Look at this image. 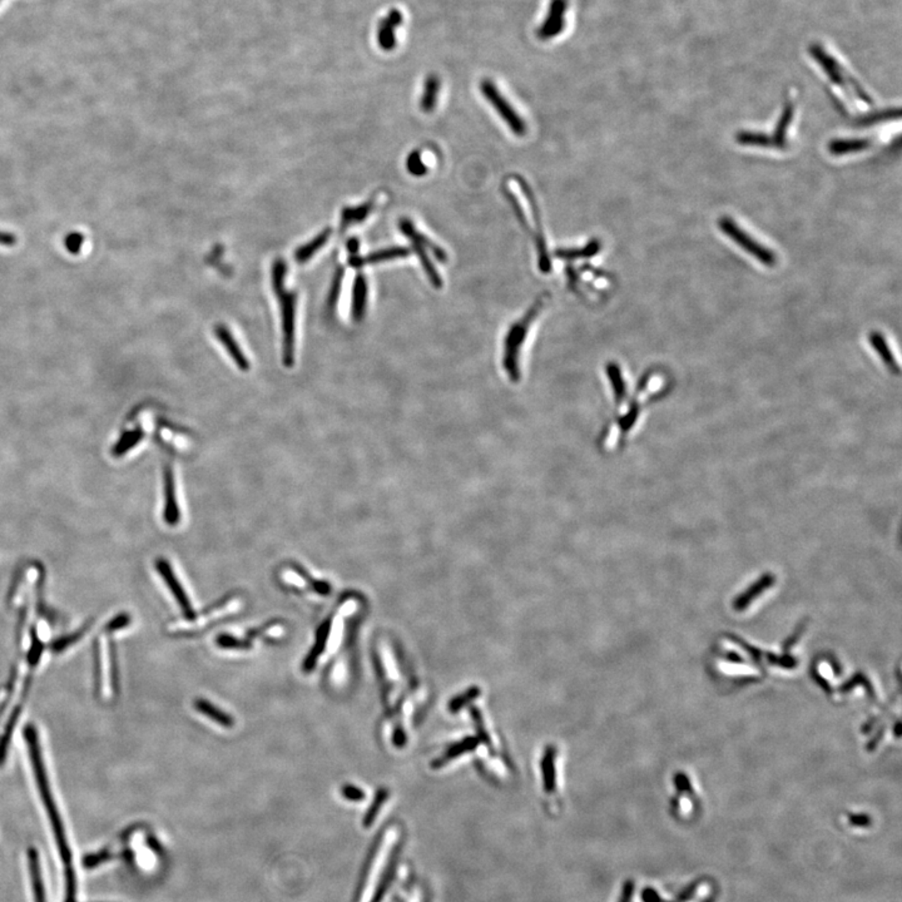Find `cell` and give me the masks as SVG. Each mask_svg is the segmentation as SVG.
<instances>
[{"mask_svg":"<svg viewBox=\"0 0 902 902\" xmlns=\"http://www.w3.org/2000/svg\"><path fill=\"white\" fill-rule=\"evenodd\" d=\"M24 736L25 739H27V744H28V747H29V753H31V763H33V768H34V774H36L37 785L38 787H39V793H40V797L43 799L44 807H45V810H47L49 820H50V823H52V827H53V831H54L55 841H57V845H58L59 855H61V859H63V862H64V865L71 866L72 865V851H71V848L68 846L66 831H64V827H63V822H61L59 812L57 810V806H55L54 804V799H53V794H52L50 787H49L48 778H47V774H45V767H44L43 758H42V753H40V747H39V744H38L37 731H36V728H34L33 725H28V727L25 728Z\"/></svg>","mask_w":902,"mask_h":902,"instance_id":"6da1fadb","label":"cell"},{"mask_svg":"<svg viewBox=\"0 0 902 902\" xmlns=\"http://www.w3.org/2000/svg\"><path fill=\"white\" fill-rule=\"evenodd\" d=\"M544 299L537 300V302L531 306V309L526 311L524 316L519 318L518 321L512 323V326L508 330V334L504 340L503 345V356H501V366L505 374L506 378L510 380V383L518 384L520 380L523 378V369H522V361H520V355L522 350L524 346L525 340L529 334V329L537 318L539 312L542 311L544 306Z\"/></svg>","mask_w":902,"mask_h":902,"instance_id":"7a4b0ae2","label":"cell"},{"mask_svg":"<svg viewBox=\"0 0 902 902\" xmlns=\"http://www.w3.org/2000/svg\"><path fill=\"white\" fill-rule=\"evenodd\" d=\"M718 227L720 232H723L725 236L737 244L739 249H742L750 256L755 257L758 263H762L763 266L774 267L777 265V256L774 251L769 250L764 244H760L756 238L752 237L748 232L741 228L737 222L731 217H727V216L720 217L718 220Z\"/></svg>","mask_w":902,"mask_h":902,"instance_id":"3957f363","label":"cell"},{"mask_svg":"<svg viewBox=\"0 0 902 902\" xmlns=\"http://www.w3.org/2000/svg\"><path fill=\"white\" fill-rule=\"evenodd\" d=\"M480 91H482V96L487 98L489 103L494 107L496 113L503 118V121L506 123V126L512 129V133L518 135V137L525 135V133H526V124H525L524 119L519 116L512 104L509 103L508 99L500 93L498 87L495 86L494 82H491L490 80H482Z\"/></svg>","mask_w":902,"mask_h":902,"instance_id":"277c9868","label":"cell"},{"mask_svg":"<svg viewBox=\"0 0 902 902\" xmlns=\"http://www.w3.org/2000/svg\"><path fill=\"white\" fill-rule=\"evenodd\" d=\"M280 300L281 315H282V331H283V364L291 367L295 362V316H296V293H279Z\"/></svg>","mask_w":902,"mask_h":902,"instance_id":"5b68a950","label":"cell"},{"mask_svg":"<svg viewBox=\"0 0 902 902\" xmlns=\"http://www.w3.org/2000/svg\"><path fill=\"white\" fill-rule=\"evenodd\" d=\"M568 0H552L549 6L548 14L544 19L542 24L538 28L537 37L542 40H548L550 38L559 36L565 27V13L568 9Z\"/></svg>","mask_w":902,"mask_h":902,"instance_id":"8992f818","label":"cell"},{"mask_svg":"<svg viewBox=\"0 0 902 902\" xmlns=\"http://www.w3.org/2000/svg\"><path fill=\"white\" fill-rule=\"evenodd\" d=\"M156 567H157L158 573L163 577L165 584L171 589L172 594L177 599L178 604L182 608L184 616H187L188 619H193L195 616V610L192 608V604L189 602L188 597H187L186 591L183 589L182 584L179 583L176 574L173 572L171 564L165 559H157Z\"/></svg>","mask_w":902,"mask_h":902,"instance_id":"52a82bcc","label":"cell"},{"mask_svg":"<svg viewBox=\"0 0 902 902\" xmlns=\"http://www.w3.org/2000/svg\"><path fill=\"white\" fill-rule=\"evenodd\" d=\"M165 520L168 525H177L179 522V508H178L177 494H176V480L173 474V468L170 463L165 465Z\"/></svg>","mask_w":902,"mask_h":902,"instance_id":"ba28073f","label":"cell"},{"mask_svg":"<svg viewBox=\"0 0 902 902\" xmlns=\"http://www.w3.org/2000/svg\"><path fill=\"white\" fill-rule=\"evenodd\" d=\"M214 334L217 336V339L220 340L221 343L225 346L226 351L233 359L235 364L238 366V369H241L244 371H249L250 370V361L246 357V355L242 353V348L238 346L237 341L235 340V337L230 332V330L227 329L223 325H217L216 329H214Z\"/></svg>","mask_w":902,"mask_h":902,"instance_id":"9c48e42d","label":"cell"},{"mask_svg":"<svg viewBox=\"0 0 902 902\" xmlns=\"http://www.w3.org/2000/svg\"><path fill=\"white\" fill-rule=\"evenodd\" d=\"M408 255H410V251L406 247H390V249L376 251V252H374L371 255L366 257H350L348 263L355 269H359V267H362L365 265L386 263V261H391V260L408 257Z\"/></svg>","mask_w":902,"mask_h":902,"instance_id":"30bf717a","label":"cell"},{"mask_svg":"<svg viewBox=\"0 0 902 902\" xmlns=\"http://www.w3.org/2000/svg\"><path fill=\"white\" fill-rule=\"evenodd\" d=\"M399 227H400V231L403 232L404 235H405V236H406L411 242H416V244H421L425 250L431 251V253H433L434 256L436 257V258L439 260L440 263H446L448 256H446L445 251L443 250V249H440L438 244H434L431 239H429V238L425 237L422 233L417 231V230L415 228L414 223H413L411 221L408 220V219H403V220H400V222H399Z\"/></svg>","mask_w":902,"mask_h":902,"instance_id":"8fae6325","label":"cell"},{"mask_svg":"<svg viewBox=\"0 0 902 902\" xmlns=\"http://www.w3.org/2000/svg\"><path fill=\"white\" fill-rule=\"evenodd\" d=\"M872 146L870 138H842L831 140L829 151L834 156H846L851 153L862 152Z\"/></svg>","mask_w":902,"mask_h":902,"instance_id":"7c38bea8","label":"cell"},{"mask_svg":"<svg viewBox=\"0 0 902 902\" xmlns=\"http://www.w3.org/2000/svg\"><path fill=\"white\" fill-rule=\"evenodd\" d=\"M366 305H367V282L364 274H357L355 279L353 305H351V315L355 321L359 323L364 318Z\"/></svg>","mask_w":902,"mask_h":902,"instance_id":"4fadbf2b","label":"cell"},{"mask_svg":"<svg viewBox=\"0 0 902 902\" xmlns=\"http://www.w3.org/2000/svg\"><path fill=\"white\" fill-rule=\"evenodd\" d=\"M28 861H29V870H31V885L34 891V900L36 902H47L39 855L36 848H31L28 850Z\"/></svg>","mask_w":902,"mask_h":902,"instance_id":"5bb4252c","label":"cell"},{"mask_svg":"<svg viewBox=\"0 0 902 902\" xmlns=\"http://www.w3.org/2000/svg\"><path fill=\"white\" fill-rule=\"evenodd\" d=\"M793 114H794V105L792 102H788L783 108V112L781 114L778 123L776 126L774 135H771L774 147L776 148H785L787 143V132L792 123Z\"/></svg>","mask_w":902,"mask_h":902,"instance_id":"9a60e30c","label":"cell"},{"mask_svg":"<svg viewBox=\"0 0 902 902\" xmlns=\"http://www.w3.org/2000/svg\"><path fill=\"white\" fill-rule=\"evenodd\" d=\"M330 630H331V622L326 621L323 626L318 628L316 637V644L312 648L311 652L306 657L305 663H304V670L306 672H310L315 668L317 663V659L323 654L326 643L329 639Z\"/></svg>","mask_w":902,"mask_h":902,"instance_id":"2e32d148","label":"cell"},{"mask_svg":"<svg viewBox=\"0 0 902 902\" xmlns=\"http://www.w3.org/2000/svg\"><path fill=\"white\" fill-rule=\"evenodd\" d=\"M440 80L438 75L431 74L427 78L425 86H424V93L421 96L420 108L425 113H431L436 103H438V97H439Z\"/></svg>","mask_w":902,"mask_h":902,"instance_id":"e0dca14e","label":"cell"},{"mask_svg":"<svg viewBox=\"0 0 902 902\" xmlns=\"http://www.w3.org/2000/svg\"><path fill=\"white\" fill-rule=\"evenodd\" d=\"M330 236H331V230H330V228H326V230L321 232L320 235H317L316 237L313 238L312 241L307 242V244H304V246H301V247L297 249V251H296V253H295L296 261L299 263H307L311 257L316 255L317 251L320 250V249H323V246L326 244V242L329 241Z\"/></svg>","mask_w":902,"mask_h":902,"instance_id":"ac0fdd59","label":"cell"},{"mask_svg":"<svg viewBox=\"0 0 902 902\" xmlns=\"http://www.w3.org/2000/svg\"><path fill=\"white\" fill-rule=\"evenodd\" d=\"M411 244H413L415 253L419 257L421 266H422V269H424L425 274L429 277V280L431 282V285L435 288H441L443 287V279H441V276L438 272L436 267L434 266V263H431L430 257L427 255V251L421 244H416V242H411Z\"/></svg>","mask_w":902,"mask_h":902,"instance_id":"d6986e66","label":"cell"},{"mask_svg":"<svg viewBox=\"0 0 902 902\" xmlns=\"http://www.w3.org/2000/svg\"><path fill=\"white\" fill-rule=\"evenodd\" d=\"M602 244L598 239H591V242L580 249H563L555 251V256L563 260H575V258H588L597 255L600 251Z\"/></svg>","mask_w":902,"mask_h":902,"instance_id":"ffe728a7","label":"cell"},{"mask_svg":"<svg viewBox=\"0 0 902 902\" xmlns=\"http://www.w3.org/2000/svg\"><path fill=\"white\" fill-rule=\"evenodd\" d=\"M195 706L202 714L207 716L208 718L214 720L216 723H219L222 727L230 728L233 725V718L232 717H230L228 714H226L223 711H221L220 708L216 707L212 703H209L206 700H197Z\"/></svg>","mask_w":902,"mask_h":902,"instance_id":"44dd1931","label":"cell"},{"mask_svg":"<svg viewBox=\"0 0 902 902\" xmlns=\"http://www.w3.org/2000/svg\"><path fill=\"white\" fill-rule=\"evenodd\" d=\"M868 339H870L872 346L875 348L878 356L882 359L885 364L889 366L892 371L899 372L896 360H895L894 355L891 353L890 348H889L884 336L881 335L880 332H872V334H870Z\"/></svg>","mask_w":902,"mask_h":902,"instance_id":"7402d4cb","label":"cell"},{"mask_svg":"<svg viewBox=\"0 0 902 902\" xmlns=\"http://www.w3.org/2000/svg\"><path fill=\"white\" fill-rule=\"evenodd\" d=\"M374 207V202H366L357 207H348L343 209L341 214L342 228H346L348 226L354 225V223H360L365 220L366 217L371 212Z\"/></svg>","mask_w":902,"mask_h":902,"instance_id":"603a6c76","label":"cell"},{"mask_svg":"<svg viewBox=\"0 0 902 902\" xmlns=\"http://www.w3.org/2000/svg\"><path fill=\"white\" fill-rule=\"evenodd\" d=\"M397 855V851H395V852H392V855H391L390 859H389V862H387V866H386L384 873H383V876H381V880H380L378 887H376V891H375V895L372 897L371 902L383 901L385 894H386V891L389 889L391 881H392V878H394V875H395Z\"/></svg>","mask_w":902,"mask_h":902,"instance_id":"cb8c5ba5","label":"cell"},{"mask_svg":"<svg viewBox=\"0 0 902 902\" xmlns=\"http://www.w3.org/2000/svg\"><path fill=\"white\" fill-rule=\"evenodd\" d=\"M607 374L609 378L610 385L613 387L614 397L618 403H621L624 400V397H627V387L623 378L622 370L616 364H609L607 367Z\"/></svg>","mask_w":902,"mask_h":902,"instance_id":"d4e9b609","label":"cell"},{"mask_svg":"<svg viewBox=\"0 0 902 902\" xmlns=\"http://www.w3.org/2000/svg\"><path fill=\"white\" fill-rule=\"evenodd\" d=\"M736 140L742 146L762 147V148L774 147L771 135L761 132H739Z\"/></svg>","mask_w":902,"mask_h":902,"instance_id":"484cf974","label":"cell"},{"mask_svg":"<svg viewBox=\"0 0 902 902\" xmlns=\"http://www.w3.org/2000/svg\"><path fill=\"white\" fill-rule=\"evenodd\" d=\"M143 438V433L140 429H135L133 431H127L123 435L122 439H119L118 444L114 448V454L116 455H123L127 452L128 449H132L133 446L137 445L140 440Z\"/></svg>","mask_w":902,"mask_h":902,"instance_id":"4316f807","label":"cell"},{"mask_svg":"<svg viewBox=\"0 0 902 902\" xmlns=\"http://www.w3.org/2000/svg\"><path fill=\"white\" fill-rule=\"evenodd\" d=\"M286 271L287 266L286 263H283V260H277L272 266V286L276 295L285 291Z\"/></svg>","mask_w":902,"mask_h":902,"instance_id":"83f0119b","label":"cell"},{"mask_svg":"<svg viewBox=\"0 0 902 902\" xmlns=\"http://www.w3.org/2000/svg\"><path fill=\"white\" fill-rule=\"evenodd\" d=\"M406 168L415 177H421V176H425L427 173V167L422 162L421 153L419 151H414V152L408 154V161H406Z\"/></svg>","mask_w":902,"mask_h":902,"instance_id":"f1b7e54d","label":"cell"},{"mask_svg":"<svg viewBox=\"0 0 902 902\" xmlns=\"http://www.w3.org/2000/svg\"><path fill=\"white\" fill-rule=\"evenodd\" d=\"M386 799H387V792H386L385 790L378 791V794H376V797H375V801H374V804L370 806V808H369V811H367L365 818H364V826H365V827H370L372 823H374L375 818L378 816L380 808H381L383 805H384V802L386 801Z\"/></svg>","mask_w":902,"mask_h":902,"instance_id":"f546056e","label":"cell"},{"mask_svg":"<svg viewBox=\"0 0 902 902\" xmlns=\"http://www.w3.org/2000/svg\"><path fill=\"white\" fill-rule=\"evenodd\" d=\"M83 244H84V236L80 232H72V233L67 235V237L64 238V246H66L68 252L72 253V255L80 253V251L83 249Z\"/></svg>","mask_w":902,"mask_h":902,"instance_id":"4dcf8cb0","label":"cell"},{"mask_svg":"<svg viewBox=\"0 0 902 902\" xmlns=\"http://www.w3.org/2000/svg\"><path fill=\"white\" fill-rule=\"evenodd\" d=\"M343 274H345L343 269H339L336 271L335 277H334L332 285H331V290H330L329 299H327V304H329L330 307H334V306L336 305V302H337V300H339V296H340V293H341Z\"/></svg>","mask_w":902,"mask_h":902,"instance_id":"1f68e13d","label":"cell"},{"mask_svg":"<svg viewBox=\"0 0 902 902\" xmlns=\"http://www.w3.org/2000/svg\"><path fill=\"white\" fill-rule=\"evenodd\" d=\"M66 882H67V895H66V902H77V881H75V873H74L73 867L67 866L66 867Z\"/></svg>","mask_w":902,"mask_h":902,"instance_id":"d6a6232c","label":"cell"},{"mask_svg":"<svg viewBox=\"0 0 902 902\" xmlns=\"http://www.w3.org/2000/svg\"><path fill=\"white\" fill-rule=\"evenodd\" d=\"M110 857H112V854L108 850H103V851L97 852V854L87 855L86 857L83 859V866L86 868H94L97 866L102 865L103 862H105L107 859H110Z\"/></svg>","mask_w":902,"mask_h":902,"instance_id":"836d02e7","label":"cell"},{"mask_svg":"<svg viewBox=\"0 0 902 902\" xmlns=\"http://www.w3.org/2000/svg\"><path fill=\"white\" fill-rule=\"evenodd\" d=\"M217 644L222 646V648H226V649H230V648L231 649H239V648H247L249 646L247 643H244V642H241L237 638H235L232 635H226V634L217 638Z\"/></svg>","mask_w":902,"mask_h":902,"instance_id":"e575fe53","label":"cell"},{"mask_svg":"<svg viewBox=\"0 0 902 902\" xmlns=\"http://www.w3.org/2000/svg\"><path fill=\"white\" fill-rule=\"evenodd\" d=\"M342 794H343L345 799H350V801H361V799H365L364 791L360 788H357V787L353 786V785L343 787L342 788Z\"/></svg>","mask_w":902,"mask_h":902,"instance_id":"d590c367","label":"cell"},{"mask_svg":"<svg viewBox=\"0 0 902 902\" xmlns=\"http://www.w3.org/2000/svg\"><path fill=\"white\" fill-rule=\"evenodd\" d=\"M633 894H634L633 881H627V884L624 885V889H623L622 897H621V900H619V902L632 901V899H633Z\"/></svg>","mask_w":902,"mask_h":902,"instance_id":"8d00e7d4","label":"cell"},{"mask_svg":"<svg viewBox=\"0 0 902 902\" xmlns=\"http://www.w3.org/2000/svg\"><path fill=\"white\" fill-rule=\"evenodd\" d=\"M15 244H17L15 235H13L10 232L0 231V244L1 246L10 247V246H14Z\"/></svg>","mask_w":902,"mask_h":902,"instance_id":"74e56055","label":"cell"},{"mask_svg":"<svg viewBox=\"0 0 902 902\" xmlns=\"http://www.w3.org/2000/svg\"><path fill=\"white\" fill-rule=\"evenodd\" d=\"M359 249H360V244H359L357 238H350L348 242V253H350V257L357 256Z\"/></svg>","mask_w":902,"mask_h":902,"instance_id":"f35d334b","label":"cell"},{"mask_svg":"<svg viewBox=\"0 0 902 902\" xmlns=\"http://www.w3.org/2000/svg\"><path fill=\"white\" fill-rule=\"evenodd\" d=\"M313 588H315V591L318 594H323V596H327V594H330V591H331V586L326 582H315Z\"/></svg>","mask_w":902,"mask_h":902,"instance_id":"ab89813d","label":"cell"},{"mask_svg":"<svg viewBox=\"0 0 902 902\" xmlns=\"http://www.w3.org/2000/svg\"><path fill=\"white\" fill-rule=\"evenodd\" d=\"M693 902H695V901H693Z\"/></svg>","mask_w":902,"mask_h":902,"instance_id":"60d3db41","label":"cell"}]
</instances>
